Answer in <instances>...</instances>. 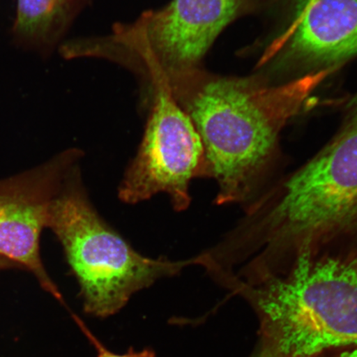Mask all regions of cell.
Segmentation results:
<instances>
[{
  "instance_id": "cell-1",
  "label": "cell",
  "mask_w": 357,
  "mask_h": 357,
  "mask_svg": "<svg viewBox=\"0 0 357 357\" xmlns=\"http://www.w3.org/2000/svg\"><path fill=\"white\" fill-rule=\"evenodd\" d=\"M227 288L260 318L284 357L357 346V234L307 244L266 273Z\"/></svg>"
},
{
  "instance_id": "cell-2",
  "label": "cell",
  "mask_w": 357,
  "mask_h": 357,
  "mask_svg": "<svg viewBox=\"0 0 357 357\" xmlns=\"http://www.w3.org/2000/svg\"><path fill=\"white\" fill-rule=\"evenodd\" d=\"M328 70L280 86L214 79L196 93L190 117L202 140L218 205H248L278 168V136Z\"/></svg>"
},
{
  "instance_id": "cell-3",
  "label": "cell",
  "mask_w": 357,
  "mask_h": 357,
  "mask_svg": "<svg viewBox=\"0 0 357 357\" xmlns=\"http://www.w3.org/2000/svg\"><path fill=\"white\" fill-rule=\"evenodd\" d=\"M63 189L50 199L47 226L63 245L78 280L84 311L108 318L134 294L176 275L196 258L172 261L142 256L97 212L84 189L78 166L71 168Z\"/></svg>"
},
{
  "instance_id": "cell-4",
  "label": "cell",
  "mask_w": 357,
  "mask_h": 357,
  "mask_svg": "<svg viewBox=\"0 0 357 357\" xmlns=\"http://www.w3.org/2000/svg\"><path fill=\"white\" fill-rule=\"evenodd\" d=\"M139 151L119 189L124 203L136 204L166 193L177 212L189 208L195 178H211L202 140L190 115L160 84Z\"/></svg>"
},
{
  "instance_id": "cell-5",
  "label": "cell",
  "mask_w": 357,
  "mask_h": 357,
  "mask_svg": "<svg viewBox=\"0 0 357 357\" xmlns=\"http://www.w3.org/2000/svg\"><path fill=\"white\" fill-rule=\"evenodd\" d=\"M280 43L289 59L319 68L357 56V0H298Z\"/></svg>"
},
{
  "instance_id": "cell-6",
  "label": "cell",
  "mask_w": 357,
  "mask_h": 357,
  "mask_svg": "<svg viewBox=\"0 0 357 357\" xmlns=\"http://www.w3.org/2000/svg\"><path fill=\"white\" fill-rule=\"evenodd\" d=\"M241 0H173L151 17L149 35L169 68L197 63L233 19Z\"/></svg>"
},
{
  "instance_id": "cell-7",
  "label": "cell",
  "mask_w": 357,
  "mask_h": 357,
  "mask_svg": "<svg viewBox=\"0 0 357 357\" xmlns=\"http://www.w3.org/2000/svg\"><path fill=\"white\" fill-rule=\"evenodd\" d=\"M49 201L24 192L0 191V255L28 266L61 300L40 257V235L47 226Z\"/></svg>"
},
{
  "instance_id": "cell-8",
  "label": "cell",
  "mask_w": 357,
  "mask_h": 357,
  "mask_svg": "<svg viewBox=\"0 0 357 357\" xmlns=\"http://www.w3.org/2000/svg\"><path fill=\"white\" fill-rule=\"evenodd\" d=\"M70 0H17L13 33L21 42L36 45L46 41L60 24Z\"/></svg>"
},
{
  "instance_id": "cell-9",
  "label": "cell",
  "mask_w": 357,
  "mask_h": 357,
  "mask_svg": "<svg viewBox=\"0 0 357 357\" xmlns=\"http://www.w3.org/2000/svg\"><path fill=\"white\" fill-rule=\"evenodd\" d=\"M83 330L84 333H86L87 337L93 343V346L97 348V357H155L154 351L149 349H144L140 351H136L132 349L125 354H114V352L110 351L102 346L86 328H84Z\"/></svg>"
},
{
  "instance_id": "cell-10",
  "label": "cell",
  "mask_w": 357,
  "mask_h": 357,
  "mask_svg": "<svg viewBox=\"0 0 357 357\" xmlns=\"http://www.w3.org/2000/svg\"><path fill=\"white\" fill-rule=\"evenodd\" d=\"M305 357H357V346L341 348Z\"/></svg>"
},
{
  "instance_id": "cell-11",
  "label": "cell",
  "mask_w": 357,
  "mask_h": 357,
  "mask_svg": "<svg viewBox=\"0 0 357 357\" xmlns=\"http://www.w3.org/2000/svg\"><path fill=\"white\" fill-rule=\"evenodd\" d=\"M252 357H284L271 342L262 338V344Z\"/></svg>"
},
{
  "instance_id": "cell-12",
  "label": "cell",
  "mask_w": 357,
  "mask_h": 357,
  "mask_svg": "<svg viewBox=\"0 0 357 357\" xmlns=\"http://www.w3.org/2000/svg\"><path fill=\"white\" fill-rule=\"evenodd\" d=\"M4 258H6V257H4L0 255V266L8 264V261H6V259H4Z\"/></svg>"
}]
</instances>
